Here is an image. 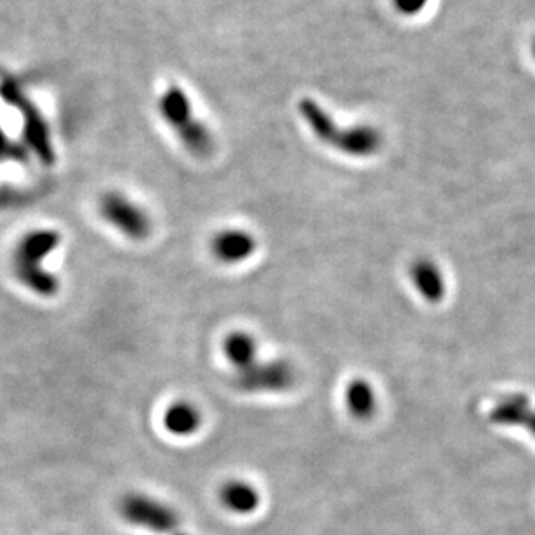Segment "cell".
<instances>
[{"instance_id": "obj_1", "label": "cell", "mask_w": 535, "mask_h": 535, "mask_svg": "<svg viewBox=\"0 0 535 535\" xmlns=\"http://www.w3.org/2000/svg\"><path fill=\"white\" fill-rule=\"evenodd\" d=\"M298 112L311 134L327 148L343 153L351 159H370L381 152L384 136L381 129L372 124H355L343 126L334 120L313 98H301Z\"/></svg>"}, {"instance_id": "obj_2", "label": "cell", "mask_w": 535, "mask_h": 535, "mask_svg": "<svg viewBox=\"0 0 535 535\" xmlns=\"http://www.w3.org/2000/svg\"><path fill=\"white\" fill-rule=\"evenodd\" d=\"M61 245L60 233L53 228H37L25 233L13 251L14 277L39 298H54L60 292V280L44 263Z\"/></svg>"}, {"instance_id": "obj_3", "label": "cell", "mask_w": 535, "mask_h": 535, "mask_svg": "<svg viewBox=\"0 0 535 535\" xmlns=\"http://www.w3.org/2000/svg\"><path fill=\"white\" fill-rule=\"evenodd\" d=\"M160 119L166 122L174 136L181 141L188 153H192L197 159L211 157L216 148V139L211 129L197 117L193 110L192 100L183 87L171 84L166 91L160 94L159 103Z\"/></svg>"}, {"instance_id": "obj_4", "label": "cell", "mask_w": 535, "mask_h": 535, "mask_svg": "<svg viewBox=\"0 0 535 535\" xmlns=\"http://www.w3.org/2000/svg\"><path fill=\"white\" fill-rule=\"evenodd\" d=\"M100 216L124 237L141 242L152 233V218L133 199L120 192H106L100 199Z\"/></svg>"}, {"instance_id": "obj_5", "label": "cell", "mask_w": 535, "mask_h": 535, "mask_svg": "<svg viewBox=\"0 0 535 535\" xmlns=\"http://www.w3.org/2000/svg\"><path fill=\"white\" fill-rule=\"evenodd\" d=\"M119 509L127 523L155 534H172L179 527V516L174 508L146 494H127L122 497Z\"/></svg>"}, {"instance_id": "obj_6", "label": "cell", "mask_w": 535, "mask_h": 535, "mask_svg": "<svg viewBox=\"0 0 535 535\" xmlns=\"http://www.w3.org/2000/svg\"><path fill=\"white\" fill-rule=\"evenodd\" d=\"M233 386L240 393L259 395V393H282L291 390L296 384V370L285 360L256 362L233 376Z\"/></svg>"}, {"instance_id": "obj_7", "label": "cell", "mask_w": 535, "mask_h": 535, "mask_svg": "<svg viewBox=\"0 0 535 535\" xmlns=\"http://www.w3.org/2000/svg\"><path fill=\"white\" fill-rule=\"evenodd\" d=\"M256 249H258L256 237L238 228L219 232L211 242L212 256L223 265H240L251 259Z\"/></svg>"}, {"instance_id": "obj_8", "label": "cell", "mask_w": 535, "mask_h": 535, "mask_svg": "<svg viewBox=\"0 0 535 535\" xmlns=\"http://www.w3.org/2000/svg\"><path fill=\"white\" fill-rule=\"evenodd\" d=\"M202 421V412L186 400L171 403L162 416V424L167 433L178 438L195 435L202 428Z\"/></svg>"}, {"instance_id": "obj_9", "label": "cell", "mask_w": 535, "mask_h": 535, "mask_svg": "<svg viewBox=\"0 0 535 535\" xmlns=\"http://www.w3.org/2000/svg\"><path fill=\"white\" fill-rule=\"evenodd\" d=\"M219 501L223 504V508L232 511L235 515H251L259 508L261 496L252 483L244 482V480H230L221 485Z\"/></svg>"}, {"instance_id": "obj_10", "label": "cell", "mask_w": 535, "mask_h": 535, "mask_svg": "<svg viewBox=\"0 0 535 535\" xmlns=\"http://www.w3.org/2000/svg\"><path fill=\"white\" fill-rule=\"evenodd\" d=\"M410 278L417 292L428 303H440L445 296V280L442 271L431 259H417L410 266Z\"/></svg>"}, {"instance_id": "obj_11", "label": "cell", "mask_w": 535, "mask_h": 535, "mask_svg": "<svg viewBox=\"0 0 535 535\" xmlns=\"http://www.w3.org/2000/svg\"><path fill=\"white\" fill-rule=\"evenodd\" d=\"M258 341L249 332H230L223 341V355L235 372L247 369L258 362Z\"/></svg>"}, {"instance_id": "obj_12", "label": "cell", "mask_w": 535, "mask_h": 535, "mask_svg": "<svg viewBox=\"0 0 535 535\" xmlns=\"http://www.w3.org/2000/svg\"><path fill=\"white\" fill-rule=\"evenodd\" d=\"M344 403H346V409L350 412V416L360 419V421H367L376 414V391L367 379L355 377L346 384Z\"/></svg>"}, {"instance_id": "obj_13", "label": "cell", "mask_w": 535, "mask_h": 535, "mask_svg": "<svg viewBox=\"0 0 535 535\" xmlns=\"http://www.w3.org/2000/svg\"><path fill=\"white\" fill-rule=\"evenodd\" d=\"M530 414L529 400L523 395H513L504 398L501 403H497L496 409L492 410L490 419L496 424H506V426H523L525 419Z\"/></svg>"}, {"instance_id": "obj_14", "label": "cell", "mask_w": 535, "mask_h": 535, "mask_svg": "<svg viewBox=\"0 0 535 535\" xmlns=\"http://www.w3.org/2000/svg\"><path fill=\"white\" fill-rule=\"evenodd\" d=\"M430 0H393V6L403 16H416L423 13Z\"/></svg>"}, {"instance_id": "obj_15", "label": "cell", "mask_w": 535, "mask_h": 535, "mask_svg": "<svg viewBox=\"0 0 535 535\" xmlns=\"http://www.w3.org/2000/svg\"><path fill=\"white\" fill-rule=\"evenodd\" d=\"M11 146L7 145L6 138H2L0 136V162H4V160H7V157H11Z\"/></svg>"}, {"instance_id": "obj_16", "label": "cell", "mask_w": 535, "mask_h": 535, "mask_svg": "<svg viewBox=\"0 0 535 535\" xmlns=\"http://www.w3.org/2000/svg\"><path fill=\"white\" fill-rule=\"evenodd\" d=\"M523 426H525V428H527V430H529L530 433H532V435L535 436V412L534 410H532L529 416H527V419H525V423H523Z\"/></svg>"}, {"instance_id": "obj_17", "label": "cell", "mask_w": 535, "mask_h": 535, "mask_svg": "<svg viewBox=\"0 0 535 535\" xmlns=\"http://www.w3.org/2000/svg\"><path fill=\"white\" fill-rule=\"evenodd\" d=\"M534 56H535V40H534Z\"/></svg>"}]
</instances>
